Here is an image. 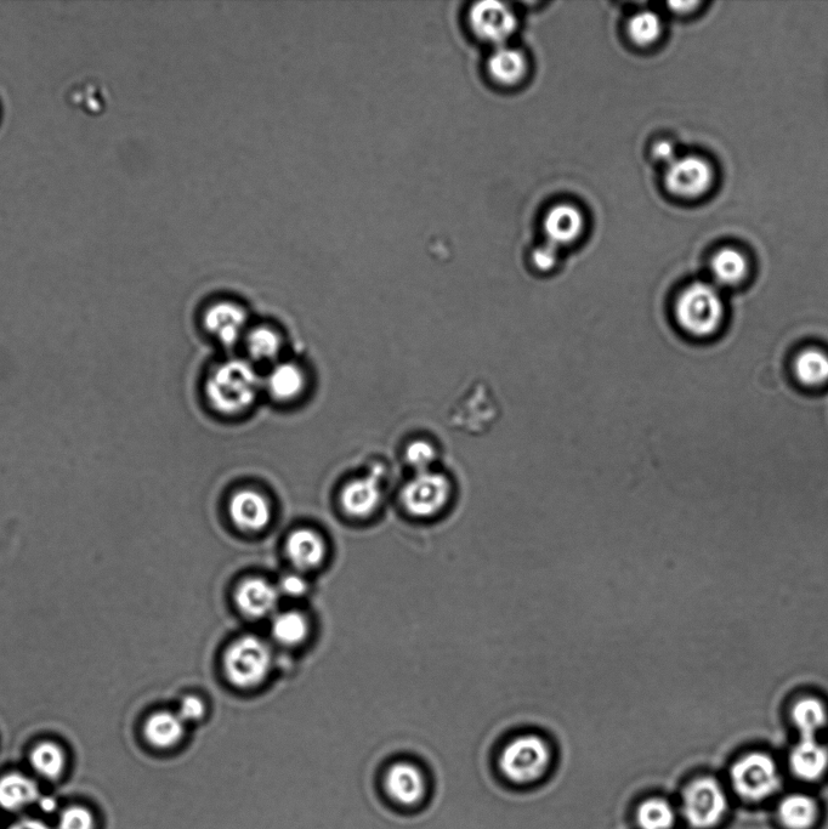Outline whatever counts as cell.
I'll list each match as a JSON object with an SVG mask.
<instances>
[{"instance_id": "obj_19", "label": "cell", "mask_w": 828, "mask_h": 829, "mask_svg": "<svg viewBox=\"0 0 828 829\" xmlns=\"http://www.w3.org/2000/svg\"><path fill=\"white\" fill-rule=\"evenodd\" d=\"M489 72L499 84H518L527 73L526 56L519 49L499 45L490 56Z\"/></svg>"}, {"instance_id": "obj_24", "label": "cell", "mask_w": 828, "mask_h": 829, "mask_svg": "<svg viewBox=\"0 0 828 829\" xmlns=\"http://www.w3.org/2000/svg\"><path fill=\"white\" fill-rule=\"evenodd\" d=\"M711 269L720 285L734 286L745 280L748 274V261L737 249L723 248L714 255Z\"/></svg>"}, {"instance_id": "obj_20", "label": "cell", "mask_w": 828, "mask_h": 829, "mask_svg": "<svg viewBox=\"0 0 828 829\" xmlns=\"http://www.w3.org/2000/svg\"><path fill=\"white\" fill-rule=\"evenodd\" d=\"M41 793L37 783L26 775L8 774L0 779V808L19 811L38 802Z\"/></svg>"}, {"instance_id": "obj_33", "label": "cell", "mask_w": 828, "mask_h": 829, "mask_svg": "<svg viewBox=\"0 0 828 829\" xmlns=\"http://www.w3.org/2000/svg\"><path fill=\"white\" fill-rule=\"evenodd\" d=\"M204 714H206V706H204L201 698L186 696L181 701L178 715L185 724L200 721L204 717Z\"/></svg>"}, {"instance_id": "obj_31", "label": "cell", "mask_w": 828, "mask_h": 829, "mask_svg": "<svg viewBox=\"0 0 828 829\" xmlns=\"http://www.w3.org/2000/svg\"><path fill=\"white\" fill-rule=\"evenodd\" d=\"M436 454L438 453L433 445L427 441L418 440L407 447L406 461L417 470V473H424V471H429L431 465L434 464Z\"/></svg>"}, {"instance_id": "obj_29", "label": "cell", "mask_w": 828, "mask_h": 829, "mask_svg": "<svg viewBox=\"0 0 828 829\" xmlns=\"http://www.w3.org/2000/svg\"><path fill=\"white\" fill-rule=\"evenodd\" d=\"M249 356L255 361H272L281 351V338L274 329L268 327L254 328L246 339Z\"/></svg>"}, {"instance_id": "obj_2", "label": "cell", "mask_w": 828, "mask_h": 829, "mask_svg": "<svg viewBox=\"0 0 828 829\" xmlns=\"http://www.w3.org/2000/svg\"><path fill=\"white\" fill-rule=\"evenodd\" d=\"M676 317L680 327L695 337H708L722 325L724 303L710 283L695 282L679 295Z\"/></svg>"}, {"instance_id": "obj_30", "label": "cell", "mask_w": 828, "mask_h": 829, "mask_svg": "<svg viewBox=\"0 0 828 829\" xmlns=\"http://www.w3.org/2000/svg\"><path fill=\"white\" fill-rule=\"evenodd\" d=\"M628 36L640 47H648L659 41L662 22L659 15L650 10L640 11L631 17L627 26Z\"/></svg>"}, {"instance_id": "obj_12", "label": "cell", "mask_w": 828, "mask_h": 829, "mask_svg": "<svg viewBox=\"0 0 828 829\" xmlns=\"http://www.w3.org/2000/svg\"><path fill=\"white\" fill-rule=\"evenodd\" d=\"M229 511L235 525L247 532L262 531L271 521L268 499L252 490L237 492L231 498Z\"/></svg>"}, {"instance_id": "obj_32", "label": "cell", "mask_w": 828, "mask_h": 829, "mask_svg": "<svg viewBox=\"0 0 828 829\" xmlns=\"http://www.w3.org/2000/svg\"><path fill=\"white\" fill-rule=\"evenodd\" d=\"M95 820L92 813L83 806H70L61 811L58 829H94Z\"/></svg>"}, {"instance_id": "obj_5", "label": "cell", "mask_w": 828, "mask_h": 829, "mask_svg": "<svg viewBox=\"0 0 828 829\" xmlns=\"http://www.w3.org/2000/svg\"><path fill=\"white\" fill-rule=\"evenodd\" d=\"M224 667L231 684L240 689H252L268 677L272 667V652L264 640L248 635L229 647Z\"/></svg>"}, {"instance_id": "obj_6", "label": "cell", "mask_w": 828, "mask_h": 829, "mask_svg": "<svg viewBox=\"0 0 828 829\" xmlns=\"http://www.w3.org/2000/svg\"><path fill=\"white\" fill-rule=\"evenodd\" d=\"M550 763V751L541 737L526 735L515 738L504 748L499 759L503 774L515 783L540 779Z\"/></svg>"}, {"instance_id": "obj_22", "label": "cell", "mask_w": 828, "mask_h": 829, "mask_svg": "<svg viewBox=\"0 0 828 829\" xmlns=\"http://www.w3.org/2000/svg\"><path fill=\"white\" fill-rule=\"evenodd\" d=\"M304 384L302 369L288 362L272 368L269 377L266 378L269 393L281 401L296 399L302 393Z\"/></svg>"}, {"instance_id": "obj_13", "label": "cell", "mask_w": 828, "mask_h": 829, "mask_svg": "<svg viewBox=\"0 0 828 829\" xmlns=\"http://www.w3.org/2000/svg\"><path fill=\"white\" fill-rule=\"evenodd\" d=\"M279 588L263 578H249L236 590V603L243 615L263 618L271 615L279 605Z\"/></svg>"}, {"instance_id": "obj_9", "label": "cell", "mask_w": 828, "mask_h": 829, "mask_svg": "<svg viewBox=\"0 0 828 829\" xmlns=\"http://www.w3.org/2000/svg\"><path fill=\"white\" fill-rule=\"evenodd\" d=\"M469 24L482 41L504 45L518 26V20L509 5L495 0L475 3L470 9Z\"/></svg>"}, {"instance_id": "obj_18", "label": "cell", "mask_w": 828, "mask_h": 829, "mask_svg": "<svg viewBox=\"0 0 828 829\" xmlns=\"http://www.w3.org/2000/svg\"><path fill=\"white\" fill-rule=\"evenodd\" d=\"M286 550L289 560L299 571H309L320 566L326 554L322 538L308 528L294 531L287 539Z\"/></svg>"}, {"instance_id": "obj_8", "label": "cell", "mask_w": 828, "mask_h": 829, "mask_svg": "<svg viewBox=\"0 0 828 829\" xmlns=\"http://www.w3.org/2000/svg\"><path fill=\"white\" fill-rule=\"evenodd\" d=\"M665 183L669 192L682 198H696L711 189L713 169L699 156L677 157L668 164Z\"/></svg>"}, {"instance_id": "obj_27", "label": "cell", "mask_w": 828, "mask_h": 829, "mask_svg": "<svg viewBox=\"0 0 828 829\" xmlns=\"http://www.w3.org/2000/svg\"><path fill=\"white\" fill-rule=\"evenodd\" d=\"M637 821L642 829H672L676 825L677 814L668 800L651 798L639 806Z\"/></svg>"}, {"instance_id": "obj_39", "label": "cell", "mask_w": 828, "mask_h": 829, "mask_svg": "<svg viewBox=\"0 0 828 829\" xmlns=\"http://www.w3.org/2000/svg\"><path fill=\"white\" fill-rule=\"evenodd\" d=\"M699 2H676V3H669V7H671L677 13L685 14L690 13V11H694L696 7H699Z\"/></svg>"}, {"instance_id": "obj_25", "label": "cell", "mask_w": 828, "mask_h": 829, "mask_svg": "<svg viewBox=\"0 0 828 829\" xmlns=\"http://www.w3.org/2000/svg\"><path fill=\"white\" fill-rule=\"evenodd\" d=\"M30 763L39 776L58 780L65 771L66 755L55 743L42 742L31 752Z\"/></svg>"}, {"instance_id": "obj_36", "label": "cell", "mask_w": 828, "mask_h": 829, "mask_svg": "<svg viewBox=\"0 0 828 829\" xmlns=\"http://www.w3.org/2000/svg\"><path fill=\"white\" fill-rule=\"evenodd\" d=\"M652 155L657 161L665 162L668 166L677 158L676 146L668 140L657 141L652 147Z\"/></svg>"}, {"instance_id": "obj_14", "label": "cell", "mask_w": 828, "mask_h": 829, "mask_svg": "<svg viewBox=\"0 0 828 829\" xmlns=\"http://www.w3.org/2000/svg\"><path fill=\"white\" fill-rule=\"evenodd\" d=\"M790 769L799 781H820L828 771V748L816 738H801L791 751Z\"/></svg>"}, {"instance_id": "obj_15", "label": "cell", "mask_w": 828, "mask_h": 829, "mask_svg": "<svg viewBox=\"0 0 828 829\" xmlns=\"http://www.w3.org/2000/svg\"><path fill=\"white\" fill-rule=\"evenodd\" d=\"M583 229V214L574 204L560 203L550 208L544 219L547 242L558 248L577 241Z\"/></svg>"}, {"instance_id": "obj_10", "label": "cell", "mask_w": 828, "mask_h": 829, "mask_svg": "<svg viewBox=\"0 0 828 829\" xmlns=\"http://www.w3.org/2000/svg\"><path fill=\"white\" fill-rule=\"evenodd\" d=\"M382 468L373 470L364 478L356 479L343 488L340 502L342 507L353 518H367L374 513L382 501Z\"/></svg>"}, {"instance_id": "obj_11", "label": "cell", "mask_w": 828, "mask_h": 829, "mask_svg": "<svg viewBox=\"0 0 828 829\" xmlns=\"http://www.w3.org/2000/svg\"><path fill=\"white\" fill-rule=\"evenodd\" d=\"M384 786L391 800L402 806L418 804L425 794L422 771L410 763L391 766L385 775Z\"/></svg>"}, {"instance_id": "obj_16", "label": "cell", "mask_w": 828, "mask_h": 829, "mask_svg": "<svg viewBox=\"0 0 828 829\" xmlns=\"http://www.w3.org/2000/svg\"><path fill=\"white\" fill-rule=\"evenodd\" d=\"M246 325V311L234 303L215 304L204 316V326L208 332L226 346H232L238 342Z\"/></svg>"}, {"instance_id": "obj_7", "label": "cell", "mask_w": 828, "mask_h": 829, "mask_svg": "<svg viewBox=\"0 0 828 829\" xmlns=\"http://www.w3.org/2000/svg\"><path fill=\"white\" fill-rule=\"evenodd\" d=\"M452 485L447 476L436 471L417 473L401 493L407 513L416 518H433L447 507Z\"/></svg>"}, {"instance_id": "obj_23", "label": "cell", "mask_w": 828, "mask_h": 829, "mask_svg": "<svg viewBox=\"0 0 828 829\" xmlns=\"http://www.w3.org/2000/svg\"><path fill=\"white\" fill-rule=\"evenodd\" d=\"M792 720L801 738H816L828 723L825 703L814 697L802 698L792 708Z\"/></svg>"}, {"instance_id": "obj_28", "label": "cell", "mask_w": 828, "mask_h": 829, "mask_svg": "<svg viewBox=\"0 0 828 829\" xmlns=\"http://www.w3.org/2000/svg\"><path fill=\"white\" fill-rule=\"evenodd\" d=\"M272 634L282 645H298L308 637V620L297 611L282 612L275 617L274 623H272Z\"/></svg>"}, {"instance_id": "obj_26", "label": "cell", "mask_w": 828, "mask_h": 829, "mask_svg": "<svg viewBox=\"0 0 828 829\" xmlns=\"http://www.w3.org/2000/svg\"><path fill=\"white\" fill-rule=\"evenodd\" d=\"M795 372L804 385L825 384L828 382V355L819 349L804 350L797 356Z\"/></svg>"}, {"instance_id": "obj_21", "label": "cell", "mask_w": 828, "mask_h": 829, "mask_svg": "<svg viewBox=\"0 0 828 829\" xmlns=\"http://www.w3.org/2000/svg\"><path fill=\"white\" fill-rule=\"evenodd\" d=\"M185 735V723L178 714L158 712L145 725V737L151 746L168 749L177 746Z\"/></svg>"}, {"instance_id": "obj_3", "label": "cell", "mask_w": 828, "mask_h": 829, "mask_svg": "<svg viewBox=\"0 0 828 829\" xmlns=\"http://www.w3.org/2000/svg\"><path fill=\"white\" fill-rule=\"evenodd\" d=\"M730 782L737 797L747 803H762L779 792L782 777L773 758L754 752L731 766Z\"/></svg>"}, {"instance_id": "obj_37", "label": "cell", "mask_w": 828, "mask_h": 829, "mask_svg": "<svg viewBox=\"0 0 828 829\" xmlns=\"http://www.w3.org/2000/svg\"><path fill=\"white\" fill-rule=\"evenodd\" d=\"M9 829H50L43 821L36 819H24L17 821Z\"/></svg>"}, {"instance_id": "obj_35", "label": "cell", "mask_w": 828, "mask_h": 829, "mask_svg": "<svg viewBox=\"0 0 828 829\" xmlns=\"http://www.w3.org/2000/svg\"><path fill=\"white\" fill-rule=\"evenodd\" d=\"M279 590L289 598H300L308 590V583L300 575H287L281 579Z\"/></svg>"}, {"instance_id": "obj_38", "label": "cell", "mask_w": 828, "mask_h": 829, "mask_svg": "<svg viewBox=\"0 0 828 829\" xmlns=\"http://www.w3.org/2000/svg\"><path fill=\"white\" fill-rule=\"evenodd\" d=\"M37 804L39 805V809H41L45 814H53L56 810H58V802H56L54 797L41 796L39 797Z\"/></svg>"}, {"instance_id": "obj_34", "label": "cell", "mask_w": 828, "mask_h": 829, "mask_svg": "<svg viewBox=\"0 0 828 829\" xmlns=\"http://www.w3.org/2000/svg\"><path fill=\"white\" fill-rule=\"evenodd\" d=\"M558 249V247H555L553 244L548 242L543 244V246L538 247L536 251L532 253L533 264L536 265L538 270H552L558 263Z\"/></svg>"}, {"instance_id": "obj_4", "label": "cell", "mask_w": 828, "mask_h": 829, "mask_svg": "<svg viewBox=\"0 0 828 829\" xmlns=\"http://www.w3.org/2000/svg\"><path fill=\"white\" fill-rule=\"evenodd\" d=\"M728 813V794L714 777H697L685 786L682 793V814L691 828H716Z\"/></svg>"}, {"instance_id": "obj_1", "label": "cell", "mask_w": 828, "mask_h": 829, "mask_svg": "<svg viewBox=\"0 0 828 829\" xmlns=\"http://www.w3.org/2000/svg\"><path fill=\"white\" fill-rule=\"evenodd\" d=\"M259 389L260 378L251 363L231 360L215 369L206 390L215 410L237 414L253 405Z\"/></svg>"}, {"instance_id": "obj_17", "label": "cell", "mask_w": 828, "mask_h": 829, "mask_svg": "<svg viewBox=\"0 0 828 829\" xmlns=\"http://www.w3.org/2000/svg\"><path fill=\"white\" fill-rule=\"evenodd\" d=\"M776 817L784 829H813L819 822L820 806L809 794L791 793L780 800Z\"/></svg>"}]
</instances>
